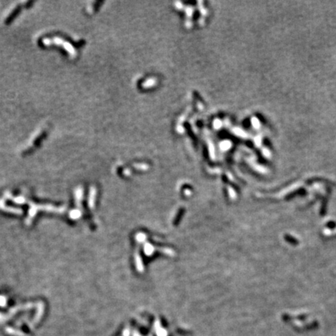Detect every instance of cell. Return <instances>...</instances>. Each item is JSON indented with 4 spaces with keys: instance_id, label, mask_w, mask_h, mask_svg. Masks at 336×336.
Here are the masks:
<instances>
[{
    "instance_id": "7",
    "label": "cell",
    "mask_w": 336,
    "mask_h": 336,
    "mask_svg": "<svg viewBox=\"0 0 336 336\" xmlns=\"http://www.w3.org/2000/svg\"><path fill=\"white\" fill-rule=\"evenodd\" d=\"M6 303V300L4 296H0V305L3 306Z\"/></svg>"
},
{
    "instance_id": "3",
    "label": "cell",
    "mask_w": 336,
    "mask_h": 336,
    "mask_svg": "<svg viewBox=\"0 0 336 336\" xmlns=\"http://www.w3.org/2000/svg\"><path fill=\"white\" fill-rule=\"evenodd\" d=\"M96 195H97V191H96V188L92 186V187H90V190L89 200H88V205H89V207L91 208V209L94 208V205H95Z\"/></svg>"
},
{
    "instance_id": "5",
    "label": "cell",
    "mask_w": 336,
    "mask_h": 336,
    "mask_svg": "<svg viewBox=\"0 0 336 336\" xmlns=\"http://www.w3.org/2000/svg\"><path fill=\"white\" fill-rule=\"evenodd\" d=\"M81 216H82V212L79 209L72 210L71 212H69V217L72 220H78Z\"/></svg>"
},
{
    "instance_id": "2",
    "label": "cell",
    "mask_w": 336,
    "mask_h": 336,
    "mask_svg": "<svg viewBox=\"0 0 336 336\" xmlns=\"http://www.w3.org/2000/svg\"><path fill=\"white\" fill-rule=\"evenodd\" d=\"M0 208L4 211H6V212H12V213L15 214H21L23 213V210L20 209V208H13V207H6V205H5L3 200L0 199Z\"/></svg>"
},
{
    "instance_id": "4",
    "label": "cell",
    "mask_w": 336,
    "mask_h": 336,
    "mask_svg": "<svg viewBox=\"0 0 336 336\" xmlns=\"http://www.w3.org/2000/svg\"><path fill=\"white\" fill-rule=\"evenodd\" d=\"M82 194H83V190H82V187H77L76 190V193H75V196H76V202L77 203L78 206H80L79 204H80V202L82 201Z\"/></svg>"
},
{
    "instance_id": "6",
    "label": "cell",
    "mask_w": 336,
    "mask_h": 336,
    "mask_svg": "<svg viewBox=\"0 0 336 336\" xmlns=\"http://www.w3.org/2000/svg\"><path fill=\"white\" fill-rule=\"evenodd\" d=\"M12 200L13 201V202H15V203L16 204H23L26 202V200H25V199L23 197H16V198H13L12 199Z\"/></svg>"
},
{
    "instance_id": "1",
    "label": "cell",
    "mask_w": 336,
    "mask_h": 336,
    "mask_svg": "<svg viewBox=\"0 0 336 336\" xmlns=\"http://www.w3.org/2000/svg\"><path fill=\"white\" fill-rule=\"evenodd\" d=\"M43 42H44V44H46L47 42H53V43H55V44H58V45H61V46H63L64 47V48L65 49V50L67 51V52H69V53L71 55H76V50L74 49V48L73 47V46L70 44V43H68L67 41H65V40H62V39L59 38V37H55V38H53L52 40H50V39H48V38H45L43 40Z\"/></svg>"
}]
</instances>
